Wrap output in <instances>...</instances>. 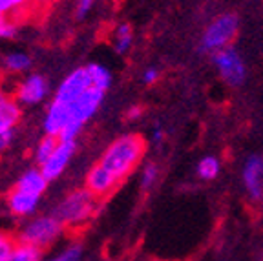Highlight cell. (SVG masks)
<instances>
[{"mask_svg": "<svg viewBox=\"0 0 263 261\" xmlns=\"http://www.w3.org/2000/svg\"><path fill=\"white\" fill-rule=\"evenodd\" d=\"M144 139L137 134H124L114 139L103 152L99 163L106 166L123 183L136 170L144 155Z\"/></svg>", "mask_w": 263, "mask_h": 261, "instance_id": "6da1fadb", "label": "cell"}, {"mask_svg": "<svg viewBox=\"0 0 263 261\" xmlns=\"http://www.w3.org/2000/svg\"><path fill=\"white\" fill-rule=\"evenodd\" d=\"M99 199L93 194L84 188H75L71 192H68L59 204L53 208V216L64 225L66 229L79 230L84 229L91 219H93L95 212H97Z\"/></svg>", "mask_w": 263, "mask_h": 261, "instance_id": "7a4b0ae2", "label": "cell"}, {"mask_svg": "<svg viewBox=\"0 0 263 261\" xmlns=\"http://www.w3.org/2000/svg\"><path fill=\"white\" fill-rule=\"evenodd\" d=\"M64 230L66 227L53 214H42V216H35L26 221L15 237L21 243H28L31 247L46 250L49 247L57 245Z\"/></svg>", "mask_w": 263, "mask_h": 261, "instance_id": "3957f363", "label": "cell"}, {"mask_svg": "<svg viewBox=\"0 0 263 261\" xmlns=\"http://www.w3.org/2000/svg\"><path fill=\"white\" fill-rule=\"evenodd\" d=\"M239 29V18L234 13H223L216 16L206 29L203 31L201 41H199V51L206 55H214L225 48H230L234 42Z\"/></svg>", "mask_w": 263, "mask_h": 261, "instance_id": "277c9868", "label": "cell"}, {"mask_svg": "<svg viewBox=\"0 0 263 261\" xmlns=\"http://www.w3.org/2000/svg\"><path fill=\"white\" fill-rule=\"evenodd\" d=\"M104 95H106V91L91 86L90 90L71 106L70 123L64 128L61 139H64V141H75L77 135L82 132V128H84V124L97 114V110L101 108V104L104 101Z\"/></svg>", "mask_w": 263, "mask_h": 261, "instance_id": "5b68a950", "label": "cell"}, {"mask_svg": "<svg viewBox=\"0 0 263 261\" xmlns=\"http://www.w3.org/2000/svg\"><path fill=\"white\" fill-rule=\"evenodd\" d=\"M93 82H91L90 71H88L86 66H81V68H75L71 73H68L61 81V84L57 86V90L53 94V101H59L66 106H73L75 102L82 97L90 90Z\"/></svg>", "mask_w": 263, "mask_h": 261, "instance_id": "8992f818", "label": "cell"}, {"mask_svg": "<svg viewBox=\"0 0 263 261\" xmlns=\"http://www.w3.org/2000/svg\"><path fill=\"white\" fill-rule=\"evenodd\" d=\"M214 66L218 68L219 77L227 82L232 88H238L245 82L247 77V69H245V62H243L241 55L238 53L236 48H225L218 53L212 55Z\"/></svg>", "mask_w": 263, "mask_h": 261, "instance_id": "52a82bcc", "label": "cell"}, {"mask_svg": "<svg viewBox=\"0 0 263 261\" xmlns=\"http://www.w3.org/2000/svg\"><path fill=\"white\" fill-rule=\"evenodd\" d=\"M49 81L42 73H29L18 81L15 86L13 97L21 106H37L48 97Z\"/></svg>", "mask_w": 263, "mask_h": 261, "instance_id": "ba28073f", "label": "cell"}, {"mask_svg": "<svg viewBox=\"0 0 263 261\" xmlns=\"http://www.w3.org/2000/svg\"><path fill=\"white\" fill-rule=\"evenodd\" d=\"M119 184H121V181L101 163H95L93 166L88 170L86 179H84V187H86L99 201L110 197L111 194L117 190Z\"/></svg>", "mask_w": 263, "mask_h": 261, "instance_id": "9c48e42d", "label": "cell"}, {"mask_svg": "<svg viewBox=\"0 0 263 261\" xmlns=\"http://www.w3.org/2000/svg\"><path fill=\"white\" fill-rule=\"evenodd\" d=\"M75 150H77V143H75V141H64V139L59 141V146L55 148L51 157H49L42 166H39L42 170V174L48 177V181L59 179V177L64 174V170L68 168L70 161L73 159Z\"/></svg>", "mask_w": 263, "mask_h": 261, "instance_id": "30bf717a", "label": "cell"}, {"mask_svg": "<svg viewBox=\"0 0 263 261\" xmlns=\"http://www.w3.org/2000/svg\"><path fill=\"white\" fill-rule=\"evenodd\" d=\"M241 181L247 190V196L258 201L263 197V157L261 155H249L243 163Z\"/></svg>", "mask_w": 263, "mask_h": 261, "instance_id": "8fae6325", "label": "cell"}, {"mask_svg": "<svg viewBox=\"0 0 263 261\" xmlns=\"http://www.w3.org/2000/svg\"><path fill=\"white\" fill-rule=\"evenodd\" d=\"M70 117H71V108L51 99V102L46 108L44 119H42V130H44L46 135H53V137L61 139L64 128L70 123Z\"/></svg>", "mask_w": 263, "mask_h": 261, "instance_id": "7c38bea8", "label": "cell"}, {"mask_svg": "<svg viewBox=\"0 0 263 261\" xmlns=\"http://www.w3.org/2000/svg\"><path fill=\"white\" fill-rule=\"evenodd\" d=\"M39 201L41 197L37 196H31L28 192H22L18 188H13L11 192L8 196V210L16 217H31L33 214L37 212L39 208Z\"/></svg>", "mask_w": 263, "mask_h": 261, "instance_id": "4fadbf2b", "label": "cell"}, {"mask_svg": "<svg viewBox=\"0 0 263 261\" xmlns=\"http://www.w3.org/2000/svg\"><path fill=\"white\" fill-rule=\"evenodd\" d=\"M22 117L21 104L8 91L0 90V132L16 128Z\"/></svg>", "mask_w": 263, "mask_h": 261, "instance_id": "5bb4252c", "label": "cell"}, {"mask_svg": "<svg viewBox=\"0 0 263 261\" xmlns=\"http://www.w3.org/2000/svg\"><path fill=\"white\" fill-rule=\"evenodd\" d=\"M48 177L42 174L41 168H28V170L18 177L16 181L15 188L22 190V192H28L31 196H37V197H42L44 192L48 190Z\"/></svg>", "mask_w": 263, "mask_h": 261, "instance_id": "9a60e30c", "label": "cell"}, {"mask_svg": "<svg viewBox=\"0 0 263 261\" xmlns=\"http://www.w3.org/2000/svg\"><path fill=\"white\" fill-rule=\"evenodd\" d=\"M31 57L28 53H24V51H11V53L4 55V59H2V68L11 75L26 73V71L31 69Z\"/></svg>", "mask_w": 263, "mask_h": 261, "instance_id": "2e32d148", "label": "cell"}, {"mask_svg": "<svg viewBox=\"0 0 263 261\" xmlns=\"http://www.w3.org/2000/svg\"><path fill=\"white\" fill-rule=\"evenodd\" d=\"M132 44H134V31L132 26L123 22L117 24L114 29V51L117 55H126L130 51Z\"/></svg>", "mask_w": 263, "mask_h": 261, "instance_id": "e0dca14e", "label": "cell"}, {"mask_svg": "<svg viewBox=\"0 0 263 261\" xmlns=\"http://www.w3.org/2000/svg\"><path fill=\"white\" fill-rule=\"evenodd\" d=\"M59 141H61L59 137L44 134V137L39 141L37 146H35V152H33V159H35L37 166H42V164L51 157V154L55 152V148L59 146Z\"/></svg>", "mask_w": 263, "mask_h": 261, "instance_id": "ac0fdd59", "label": "cell"}, {"mask_svg": "<svg viewBox=\"0 0 263 261\" xmlns=\"http://www.w3.org/2000/svg\"><path fill=\"white\" fill-rule=\"evenodd\" d=\"M197 177L203 181H214L221 172V161L216 155H205L199 163H197Z\"/></svg>", "mask_w": 263, "mask_h": 261, "instance_id": "d6986e66", "label": "cell"}, {"mask_svg": "<svg viewBox=\"0 0 263 261\" xmlns=\"http://www.w3.org/2000/svg\"><path fill=\"white\" fill-rule=\"evenodd\" d=\"M88 71H90L91 82H93L95 88L103 91H108V88L111 86V73L110 69L104 64H99V62H91V64H86Z\"/></svg>", "mask_w": 263, "mask_h": 261, "instance_id": "ffe728a7", "label": "cell"}, {"mask_svg": "<svg viewBox=\"0 0 263 261\" xmlns=\"http://www.w3.org/2000/svg\"><path fill=\"white\" fill-rule=\"evenodd\" d=\"M42 259H44V257H42L41 249L28 245V243L16 241L15 249H13V252L8 261H42Z\"/></svg>", "mask_w": 263, "mask_h": 261, "instance_id": "44dd1931", "label": "cell"}, {"mask_svg": "<svg viewBox=\"0 0 263 261\" xmlns=\"http://www.w3.org/2000/svg\"><path fill=\"white\" fill-rule=\"evenodd\" d=\"M82 259V245L81 243H70L66 245L61 252L53 256L44 257L42 261H81Z\"/></svg>", "mask_w": 263, "mask_h": 261, "instance_id": "7402d4cb", "label": "cell"}, {"mask_svg": "<svg viewBox=\"0 0 263 261\" xmlns=\"http://www.w3.org/2000/svg\"><path fill=\"white\" fill-rule=\"evenodd\" d=\"M29 4H33V0H0V13L6 16H15L28 9Z\"/></svg>", "mask_w": 263, "mask_h": 261, "instance_id": "603a6c76", "label": "cell"}, {"mask_svg": "<svg viewBox=\"0 0 263 261\" xmlns=\"http://www.w3.org/2000/svg\"><path fill=\"white\" fill-rule=\"evenodd\" d=\"M157 177H159V166L156 163H146L141 172V177H139V184L143 190H148V188H152L156 184Z\"/></svg>", "mask_w": 263, "mask_h": 261, "instance_id": "cb8c5ba5", "label": "cell"}, {"mask_svg": "<svg viewBox=\"0 0 263 261\" xmlns=\"http://www.w3.org/2000/svg\"><path fill=\"white\" fill-rule=\"evenodd\" d=\"M16 37V24L13 21H6L0 26V39H13Z\"/></svg>", "mask_w": 263, "mask_h": 261, "instance_id": "d4e9b609", "label": "cell"}, {"mask_svg": "<svg viewBox=\"0 0 263 261\" xmlns=\"http://www.w3.org/2000/svg\"><path fill=\"white\" fill-rule=\"evenodd\" d=\"M95 0H77V18H84L90 13V9L93 8Z\"/></svg>", "mask_w": 263, "mask_h": 261, "instance_id": "484cf974", "label": "cell"}, {"mask_svg": "<svg viewBox=\"0 0 263 261\" xmlns=\"http://www.w3.org/2000/svg\"><path fill=\"white\" fill-rule=\"evenodd\" d=\"M159 69L157 68H146L143 71V82L144 84H148V86H152V84H156L157 81H159Z\"/></svg>", "mask_w": 263, "mask_h": 261, "instance_id": "4316f807", "label": "cell"}, {"mask_svg": "<svg viewBox=\"0 0 263 261\" xmlns=\"http://www.w3.org/2000/svg\"><path fill=\"white\" fill-rule=\"evenodd\" d=\"M13 137H15V128H11V130H2L0 132V154L6 150V148L11 144Z\"/></svg>", "mask_w": 263, "mask_h": 261, "instance_id": "83f0119b", "label": "cell"}, {"mask_svg": "<svg viewBox=\"0 0 263 261\" xmlns=\"http://www.w3.org/2000/svg\"><path fill=\"white\" fill-rule=\"evenodd\" d=\"M141 115H143V106H139V104H136V106H130L126 111V117L130 119V121H136V119H139Z\"/></svg>", "mask_w": 263, "mask_h": 261, "instance_id": "f1b7e54d", "label": "cell"}, {"mask_svg": "<svg viewBox=\"0 0 263 261\" xmlns=\"http://www.w3.org/2000/svg\"><path fill=\"white\" fill-rule=\"evenodd\" d=\"M163 137H164V132L161 130L159 126H156V128H154V132H152V141H154V143H156V144H159L161 141H163Z\"/></svg>", "mask_w": 263, "mask_h": 261, "instance_id": "f546056e", "label": "cell"}, {"mask_svg": "<svg viewBox=\"0 0 263 261\" xmlns=\"http://www.w3.org/2000/svg\"><path fill=\"white\" fill-rule=\"evenodd\" d=\"M33 2H35L37 6H46V4H49L51 0H33Z\"/></svg>", "mask_w": 263, "mask_h": 261, "instance_id": "4dcf8cb0", "label": "cell"}, {"mask_svg": "<svg viewBox=\"0 0 263 261\" xmlns=\"http://www.w3.org/2000/svg\"><path fill=\"white\" fill-rule=\"evenodd\" d=\"M2 82H4V68L0 66V90H2Z\"/></svg>", "mask_w": 263, "mask_h": 261, "instance_id": "1f68e13d", "label": "cell"}, {"mask_svg": "<svg viewBox=\"0 0 263 261\" xmlns=\"http://www.w3.org/2000/svg\"><path fill=\"white\" fill-rule=\"evenodd\" d=\"M6 21H8V16H6V15H2V13H0V26L4 24Z\"/></svg>", "mask_w": 263, "mask_h": 261, "instance_id": "d6a6232c", "label": "cell"}, {"mask_svg": "<svg viewBox=\"0 0 263 261\" xmlns=\"http://www.w3.org/2000/svg\"><path fill=\"white\" fill-rule=\"evenodd\" d=\"M6 236H8V232H2V230H0V243L6 239Z\"/></svg>", "mask_w": 263, "mask_h": 261, "instance_id": "836d02e7", "label": "cell"}]
</instances>
